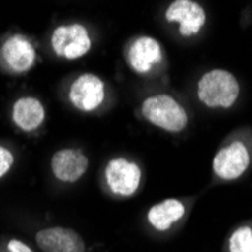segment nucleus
I'll return each mask as SVG.
<instances>
[{
  "mask_svg": "<svg viewBox=\"0 0 252 252\" xmlns=\"http://www.w3.org/2000/svg\"><path fill=\"white\" fill-rule=\"evenodd\" d=\"M2 58L14 73H26L35 63L33 44L23 35H12L2 45Z\"/></svg>",
  "mask_w": 252,
  "mask_h": 252,
  "instance_id": "nucleus-9",
  "label": "nucleus"
},
{
  "mask_svg": "<svg viewBox=\"0 0 252 252\" xmlns=\"http://www.w3.org/2000/svg\"><path fill=\"white\" fill-rule=\"evenodd\" d=\"M127 59L133 71L147 74L162 61V49L157 39L151 36H141L130 44Z\"/></svg>",
  "mask_w": 252,
  "mask_h": 252,
  "instance_id": "nucleus-10",
  "label": "nucleus"
},
{
  "mask_svg": "<svg viewBox=\"0 0 252 252\" xmlns=\"http://www.w3.org/2000/svg\"><path fill=\"white\" fill-rule=\"evenodd\" d=\"M14 165V154L11 150L0 145V178L5 177Z\"/></svg>",
  "mask_w": 252,
  "mask_h": 252,
  "instance_id": "nucleus-15",
  "label": "nucleus"
},
{
  "mask_svg": "<svg viewBox=\"0 0 252 252\" xmlns=\"http://www.w3.org/2000/svg\"><path fill=\"white\" fill-rule=\"evenodd\" d=\"M45 118L42 103L35 97H21L12 106V120L15 126L25 131L36 130Z\"/></svg>",
  "mask_w": 252,
  "mask_h": 252,
  "instance_id": "nucleus-12",
  "label": "nucleus"
},
{
  "mask_svg": "<svg viewBox=\"0 0 252 252\" xmlns=\"http://www.w3.org/2000/svg\"><path fill=\"white\" fill-rule=\"evenodd\" d=\"M165 17L168 21L178 23V31L183 36H193L199 33L207 20L202 6L192 0H175L168 6Z\"/></svg>",
  "mask_w": 252,
  "mask_h": 252,
  "instance_id": "nucleus-6",
  "label": "nucleus"
},
{
  "mask_svg": "<svg viewBox=\"0 0 252 252\" xmlns=\"http://www.w3.org/2000/svg\"><path fill=\"white\" fill-rule=\"evenodd\" d=\"M8 249H9V252H33L26 243H23V242H20V240H17V239L9 240Z\"/></svg>",
  "mask_w": 252,
  "mask_h": 252,
  "instance_id": "nucleus-16",
  "label": "nucleus"
},
{
  "mask_svg": "<svg viewBox=\"0 0 252 252\" xmlns=\"http://www.w3.org/2000/svg\"><path fill=\"white\" fill-rule=\"evenodd\" d=\"M91 36L82 25H66L55 29L52 35V47L59 58L79 59L91 50Z\"/></svg>",
  "mask_w": 252,
  "mask_h": 252,
  "instance_id": "nucleus-3",
  "label": "nucleus"
},
{
  "mask_svg": "<svg viewBox=\"0 0 252 252\" xmlns=\"http://www.w3.org/2000/svg\"><path fill=\"white\" fill-rule=\"evenodd\" d=\"M88 169V157L73 148L59 150L52 157V171L59 181L76 183Z\"/></svg>",
  "mask_w": 252,
  "mask_h": 252,
  "instance_id": "nucleus-11",
  "label": "nucleus"
},
{
  "mask_svg": "<svg viewBox=\"0 0 252 252\" xmlns=\"http://www.w3.org/2000/svg\"><path fill=\"white\" fill-rule=\"evenodd\" d=\"M36 245L44 252H85V242L80 234L70 228L52 226L36 233Z\"/></svg>",
  "mask_w": 252,
  "mask_h": 252,
  "instance_id": "nucleus-8",
  "label": "nucleus"
},
{
  "mask_svg": "<svg viewBox=\"0 0 252 252\" xmlns=\"http://www.w3.org/2000/svg\"><path fill=\"white\" fill-rule=\"evenodd\" d=\"M104 177L113 195L127 198L139 189L142 172L134 162L127 158H113L106 166Z\"/></svg>",
  "mask_w": 252,
  "mask_h": 252,
  "instance_id": "nucleus-4",
  "label": "nucleus"
},
{
  "mask_svg": "<svg viewBox=\"0 0 252 252\" xmlns=\"http://www.w3.org/2000/svg\"><path fill=\"white\" fill-rule=\"evenodd\" d=\"M185 215V205L178 199H165L150 209L148 222L157 231H166L183 218Z\"/></svg>",
  "mask_w": 252,
  "mask_h": 252,
  "instance_id": "nucleus-13",
  "label": "nucleus"
},
{
  "mask_svg": "<svg viewBox=\"0 0 252 252\" xmlns=\"http://www.w3.org/2000/svg\"><path fill=\"white\" fill-rule=\"evenodd\" d=\"M230 252H252V230L240 226L230 237Z\"/></svg>",
  "mask_w": 252,
  "mask_h": 252,
  "instance_id": "nucleus-14",
  "label": "nucleus"
},
{
  "mask_svg": "<svg viewBox=\"0 0 252 252\" xmlns=\"http://www.w3.org/2000/svg\"><path fill=\"white\" fill-rule=\"evenodd\" d=\"M237 79L225 70H212L198 82V98L209 107H230L239 97Z\"/></svg>",
  "mask_w": 252,
  "mask_h": 252,
  "instance_id": "nucleus-1",
  "label": "nucleus"
},
{
  "mask_svg": "<svg viewBox=\"0 0 252 252\" xmlns=\"http://www.w3.org/2000/svg\"><path fill=\"white\" fill-rule=\"evenodd\" d=\"M142 113L151 124L171 133H178L188 126L185 107L166 94L148 97L142 103Z\"/></svg>",
  "mask_w": 252,
  "mask_h": 252,
  "instance_id": "nucleus-2",
  "label": "nucleus"
},
{
  "mask_svg": "<svg viewBox=\"0 0 252 252\" xmlns=\"http://www.w3.org/2000/svg\"><path fill=\"white\" fill-rule=\"evenodd\" d=\"M104 83L95 74H82L79 76L71 88L68 97L74 107L82 112L97 110L104 101Z\"/></svg>",
  "mask_w": 252,
  "mask_h": 252,
  "instance_id": "nucleus-5",
  "label": "nucleus"
},
{
  "mask_svg": "<svg viewBox=\"0 0 252 252\" xmlns=\"http://www.w3.org/2000/svg\"><path fill=\"white\" fill-rule=\"evenodd\" d=\"M249 166V153L243 142L236 141L222 148L213 158V171L222 180H236Z\"/></svg>",
  "mask_w": 252,
  "mask_h": 252,
  "instance_id": "nucleus-7",
  "label": "nucleus"
}]
</instances>
